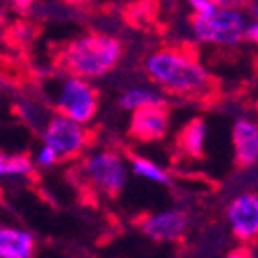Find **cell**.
I'll use <instances>...</instances> for the list:
<instances>
[{
  "label": "cell",
  "instance_id": "cb8c5ba5",
  "mask_svg": "<svg viewBox=\"0 0 258 258\" xmlns=\"http://www.w3.org/2000/svg\"><path fill=\"white\" fill-rule=\"evenodd\" d=\"M9 88V78H7V74L5 72H0V96L5 94V90Z\"/></svg>",
  "mask_w": 258,
  "mask_h": 258
},
{
  "label": "cell",
  "instance_id": "6da1fadb",
  "mask_svg": "<svg viewBox=\"0 0 258 258\" xmlns=\"http://www.w3.org/2000/svg\"><path fill=\"white\" fill-rule=\"evenodd\" d=\"M144 70L156 88L178 99H203L215 86L213 74L197 53L178 45H164L148 53Z\"/></svg>",
  "mask_w": 258,
  "mask_h": 258
},
{
  "label": "cell",
  "instance_id": "d6986e66",
  "mask_svg": "<svg viewBox=\"0 0 258 258\" xmlns=\"http://www.w3.org/2000/svg\"><path fill=\"white\" fill-rule=\"evenodd\" d=\"M244 41L258 45V21H250L248 19L246 29H244Z\"/></svg>",
  "mask_w": 258,
  "mask_h": 258
},
{
  "label": "cell",
  "instance_id": "8fae6325",
  "mask_svg": "<svg viewBox=\"0 0 258 258\" xmlns=\"http://www.w3.org/2000/svg\"><path fill=\"white\" fill-rule=\"evenodd\" d=\"M37 240L33 232L19 225H0V258H35Z\"/></svg>",
  "mask_w": 258,
  "mask_h": 258
},
{
  "label": "cell",
  "instance_id": "30bf717a",
  "mask_svg": "<svg viewBox=\"0 0 258 258\" xmlns=\"http://www.w3.org/2000/svg\"><path fill=\"white\" fill-rule=\"evenodd\" d=\"M232 148L238 166L250 168L258 164V121L250 117L236 119L232 127Z\"/></svg>",
  "mask_w": 258,
  "mask_h": 258
},
{
  "label": "cell",
  "instance_id": "9c48e42d",
  "mask_svg": "<svg viewBox=\"0 0 258 258\" xmlns=\"http://www.w3.org/2000/svg\"><path fill=\"white\" fill-rule=\"evenodd\" d=\"M168 129H170V115L166 105H156V107L134 111L132 119H129V136L144 144L164 140Z\"/></svg>",
  "mask_w": 258,
  "mask_h": 258
},
{
  "label": "cell",
  "instance_id": "3957f363",
  "mask_svg": "<svg viewBox=\"0 0 258 258\" xmlns=\"http://www.w3.org/2000/svg\"><path fill=\"white\" fill-rule=\"evenodd\" d=\"M78 178L80 182L103 197H117L125 188L129 178V162L127 158L111 148L88 150L78 162Z\"/></svg>",
  "mask_w": 258,
  "mask_h": 258
},
{
  "label": "cell",
  "instance_id": "ba28073f",
  "mask_svg": "<svg viewBox=\"0 0 258 258\" xmlns=\"http://www.w3.org/2000/svg\"><path fill=\"white\" fill-rule=\"evenodd\" d=\"M190 217L182 209H162L146 215L140 221V230L146 238L158 244H172L186 236Z\"/></svg>",
  "mask_w": 258,
  "mask_h": 258
},
{
  "label": "cell",
  "instance_id": "4fadbf2b",
  "mask_svg": "<svg viewBox=\"0 0 258 258\" xmlns=\"http://www.w3.org/2000/svg\"><path fill=\"white\" fill-rule=\"evenodd\" d=\"M205 144H207V123L201 117L186 121L176 138L178 150L188 158H203Z\"/></svg>",
  "mask_w": 258,
  "mask_h": 258
},
{
  "label": "cell",
  "instance_id": "5b68a950",
  "mask_svg": "<svg viewBox=\"0 0 258 258\" xmlns=\"http://www.w3.org/2000/svg\"><path fill=\"white\" fill-rule=\"evenodd\" d=\"M39 138H41V146L53 152L59 164L80 160L92 144V132L88 129V125L61 117L57 113L49 115L45 125L39 129Z\"/></svg>",
  "mask_w": 258,
  "mask_h": 258
},
{
  "label": "cell",
  "instance_id": "e0dca14e",
  "mask_svg": "<svg viewBox=\"0 0 258 258\" xmlns=\"http://www.w3.org/2000/svg\"><path fill=\"white\" fill-rule=\"evenodd\" d=\"M188 9L192 11V17H211L217 7L213 5V0H186Z\"/></svg>",
  "mask_w": 258,
  "mask_h": 258
},
{
  "label": "cell",
  "instance_id": "44dd1931",
  "mask_svg": "<svg viewBox=\"0 0 258 258\" xmlns=\"http://www.w3.org/2000/svg\"><path fill=\"white\" fill-rule=\"evenodd\" d=\"M9 3L17 9V11H23V13H29L31 9H33V5L37 3V0H9Z\"/></svg>",
  "mask_w": 258,
  "mask_h": 258
},
{
  "label": "cell",
  "instance_id": "277c9868",
  "mask_svg": "<svg viewBox=\"0 0 258 258\" xmlns=\"http://www.w3.org/2000/svg\"><path fill=\"white\" fill-rule=\"evenodd\" d=\"M49 101L53 113L82 125H90L101 109V92L94 82L61 72L51 82Z\"/></svg>",
  "mask_w": 258,
  "mask_h": 258
},
{
  "label": "cell",
  "instance_id": "ffe728a7",
  "mask_svg": "<svg viewBox=\"0 0 258 258\" xmlns=\"http://www.w3.org/2000/svg\"><path fill=\"white\" fill-rule=\"evenodd\" d=\"M223 258H254V254H252V250L248 246H238V248L230 250Z\"/></svg>",
  "mask_w": 258,
  "mask_h": 258
},
{
  "label": "cell",
  "instance_id": "603a6c76",
  "mask_svg": "<svg viewBox=\"0 0 258 258\" xmlns=\"http://www.w3.org/2000/svg\"><path fill=\"white\" fill-rule=\"evenodd\" d=\"M61 3H66V5L72 7V9H80V7H86V5L94 3V0H61Z\"/></svg>",
  "mask_w": 258,
  "mask_h": 258
},
{
  "label": "cell",
  "instance_id": "2e32d148",
  "mask_svg": "<svg viewBox=\"0 0 258 258\" xmlns=\"http://www.w3.org/2000/svg\"><path fill=\"white\" fill-rule=\"evenodd\" d=\"M17 115L23 119V123H27L29 127H33L39 132L51 113L41 103H37L33 96H23V99L17 101Z\"/></svg>",
  "mask_w": 258,
  "mask_h": 258
},
{
  "label": "cell",
  "instance_id": "7402d4cb",
  "mask_svg": "<svg viewBox=\"0 0 258 258\" xmlns=\"http://www.w3.org/2000/svg\"><path fill=\"white\" fill-rule=\"evenodd\" d=\"M246 11H248V19L250 21H258V3H256V0H250V3H248V7H246Z\"/></svg>",
  "mask_w": 258,
  "mask_h": 258
},
{
  "label": "cell",
  "instance_id": "7c38bea8",
  "mask_svg": "<svg viewBox=\"0 0 258 258\" xmlns=\"http://www.w3.org/2000/svg\"><path fill=\"white\" fill-rule=\"evenodd\" d=\"M156 105H166V94L154 84H134L119 94V107L129 113Z\"/></svg>",
  "mask_w": 258,
  "mask_h": 258
},
{
  "label": "cell",
  "instance_id": "ac0fdd59",
  "mask_svg": "<svg viewBox=\"0 0 258 258\" xmlns=\"http://www.w3.org/2000/svg\"><path fill=\"white\" fill-rule=\"evenodd\" d=\"M250 0H213V5L217 9H225V11H242L248 7Z\"/></svg>",
  "mask_w": 258,
  "mask_h": 258
},
{
  "label": "cell",
  "instance_id": "8992f818",
  "mask_svg": "<svg viewBox=\"0 0 258 258\" xmlns=\"http://www.w3.org/2000/svg\"><path fill=\"white\" fill-rule=\"evenodd\" d=\"M248 17L242 11L217 9L211 17H190V33L197 43L215 47H236L244 41Z\"/></svg>",
  "mask_w": 258,
  "mask_h": 258
},
{
  "label": "cell",
  "instance_id": "7a4b0ae2",
  "mask_svg": "<svg viewBox=\"0 0 258 258\" xmlns=\"http://www.w3.org/2000/svg\"><path fill=\"white\" fill-rule=\"evenodd\" d=\"M123 55L125 47L115 35L103 31H84L59 47L55 66L63 74L94 82L115 72Z\"/></svg>",
  "mask_w": 258,
  "mask_h": 258
},
{
  "label": "cell",
  "instance_id": "52a82bcc",
  "mask_svg": "<svg viewBox=\"0 0 258 258\" xmlns=\"http://www.w3.org/2000/svg\"><path fill=\"white\" fill-rule=\"evenodd\" d=\"M225 221L242 246L258 242V192L246 190L236 195L225 207Z\"/></svg>",
  "mask_w": 258,
  "mask_h": 258
},
{
  "label": "cell",
  "instance_id": "5bb4252c",
  "mask_svg": "<svg viewBox=\"0 0 258 258\" xmlns=\"http://www.w3.org/2000/svg\"><path fill=\"white\" fill-rule=\"evenodd\" d=\"M33 172L35 166L31 156L0 150V180H23Z\"/></svg>",
  "mask_w": 258,
  "mask_h": 258
},
{
  "label": "cell",
  "instance_id": "9a60e30c",
  "mask_svg": "<svg viewBox=\"0 0 258 258\" xmlns=\"http://www.w3.org/2000/svg\"><path fill=\"white\" fill-rule=\"evenodd\" d=\"M129 172H134L138 178L142 180H148L152 184H168L170 182V174L160 166L156 164L154 160L146 158V156H132L129 160Z\"/></svg>",
  "mask_w": 258,
  "mask_h": 258
}]
</instances>
